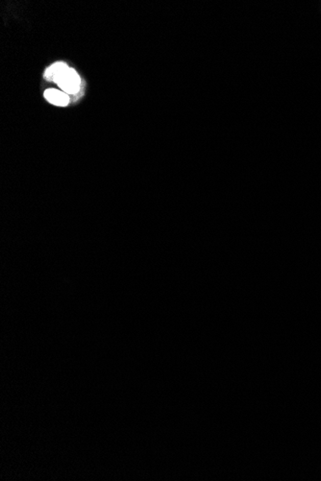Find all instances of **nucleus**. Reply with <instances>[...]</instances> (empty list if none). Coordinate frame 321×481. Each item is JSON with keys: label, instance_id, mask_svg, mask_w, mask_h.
Wrapping results in <instances>:
<instances>
[{"label": "nucleus", "instance_id": "1", "mask_svg": "<svg viewBox=\"0 0 321 481\" xmlns=\"http://www.w3.org/2000/svg\"><path fill=\"white\" fill-rule=\"evenodd\" d=\"M45 76L48 81L55 82L67 94H75L80 88V77L77 72L69 69L64 63H56L49 67Z\"/></svg>", "mask_w": 321, "mask_h": 481}, {"label": "nucleus", "instance_id": "2", "mask_svg": "<svg viewBox=\"0 0 321 481\" xmlns=\"http://www.w3.org/2000/svg\"><path fill=\"white\" fill-rule=\"evenodd\" d=\"M44 95L47 101L53 104V105H56V106L65 107L69 102V97L66 92H60V91H57L54 89L46 90L45 92Z\"/></svg>", "mask_w": 321, "mask_h": 481}]
</instances>
